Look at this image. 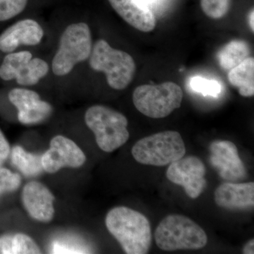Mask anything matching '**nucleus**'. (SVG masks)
<instances>
[{
	"mask_svg": "<svg viewBox=\"0 0 254 254\" xmlns=\"http://www.w3.org/2000/svg\"><path fill=\"white\" fill-rule=\"evenodd\" d=\"M105 225L125 253L145 254L149 252L151 229L143 214L127 207H116L107 215Z\"/></svg>",
	"mask_w": 254,
	"mask_h": 254,
	"instance_id": "obj_1",
	"label": "nucleus"
},
{
	"mask_svg": "<svg viewBox=\"0 0 254 254\" xmlns=\"http://www.w3.org/2000/svg\"><path fill=\"white\" fill-rule=\"evenodd\" d=\"M88 60L92 69L104 73L113 89H125L133 81L136 68L133 58L126 52L115 49L105 40L96 41Z\"/></svg>",
	"mask_w": 254,
	"mask_h": 254,
	"instance_id": "obj_2",
	"label": "nucleus"
},
{
	"mask_svg": "<svg viewBox=\"0 0 254 254\" xmlns=\"http://www.w3.org/2000/svg\"><path fill=\"white\" fill-rule=\"evenodd\" d=\"M155 242L163 251L197 250L208 242L204 230L195 222L181 215H170L159 224Z\"/></svg>",
	"mask_w": 254,
	"mask_h": 254,
	"instance_id": "obj_3",
	"label": "nucleus"
},
{
	"mask_svg": "<svg viewBox=\"0 0 254 254\" xmlns=\"http://www.w3.org/2000/svg\"><path fill=\"white\" fill-rule=\"evenodd\" d=\"M85 123L94 133L100 149L107 153L118 149L129 138L126 117L104 105H93L88 108L85 114Z\"/></svg>",
	"mask_w": 254,
	"mask_h": 254,
	"instance_id": "obj_4",
	"label": "nucleus"
},
{
	"mask_svg": "<svg viewBox=\"0 0 254 254\" xmlns=\"http://www.w3.org/2000/svg\"><path fill=\"white\" fill-rule=\"evenodd\" d=\"M93 48L91 29L86 23H73L65 28L60 37L52 69L55 75L64 76L76 64L89 59Z\"/></svg>",
	"mask_w": 254,
	"mask_h": 254,
	"instance_id": "obj_5",
	"label": "nucleus"
},
{
	"mask_svg": "<svg viewBox=\"0 0 254 254\" xmlns=\"http://www.w3.org/2000/svg\"><path fill=\"white\" fill-rule=\"evenodd\" d=\"M131 153L138 163L163 167L183 158L186 148L179 132L165 131L141 138L133 145Z\"/></svg>",
	"mask_w": 254,
	"mask_h": 254,
	"instance_id": "obj_6",
	"label": "nucleus"
},
{
	"mask_svg": "<svg viewBox=\"0 0 254 254\" xmlns=\"http://www.w3.org/2000/svg\"><path fill=\"white\" fill-rule=\"evenodd\" d=\"M181 87L174 82L158 85H141L133 93V103L140 113L150 118L169 116L181 106L183 100Z\"/></svg>",
	"mask_w": 254,
	"mask_h": 254,
	"instance_id": "obj_7",
	"label": "nucleus"
},
{
	"mask_svg": "<svg viewBox=\"0 0 254 254\" xmlns=\"http://www.w3.org/2000/svg\"><path fill=\"white\" fill-rule=\"evenodd\" d=\"M170 165L167 178L175 185L183 187L190 198H198L206 187V170L203 162L196 157L189 156Z\"/></svg>",
	"mask_w": 254,
	"mask_h": 254,
	"instance_id": "obj_8",
	"label": "nucleus"
},
{
	"mask_svg": "<svg viewBox=\"0 0 254 254\" xmlns=\"http://www.w3.org/2000/svg\"><path fill=\"white\" fill-rule=\"evenodd\" d=\"M86 160V155L76 143L60 135L51 140L49 149L41 157L42 167L48 173L64 168H80Z\"/></svg>",
	"mask_w": 254,
	"mask_h": 254,
	"instance_id": "obj_9",
	"label": "nucleus"
},
{
	"mask_svg": "<svg viewBox=\"0 0 254 254\" xmlns=\"http://www.w3.org/2000/svg\"><path fill=\"white\" fill-rule=\"evenodd\" d=\"M9 101L18 110V120L23 125H36L51 115L53 107L41 99L36 91L24 88H15L8 95Z\"/></svg>",
	"mask_w": 254,
	"mask_h": 254,
	"instance_id": "obj_10",
	"label": "nucleus"
},
{
	"mask_svg": "<svg viewBox=\"0 0 254 254\" xmlns=\"http://www.w3.org/2000/svg\"><path fill=\"white\" fill-rule=\"evenodd\" d=\"M210 163L224 180L237 181L246 176L245 164L235 143L229 141H214L210 145Z\"/></svg>",
	"mask_w": 254,
	"mask_h": 254,
	"instance_id": "obj_11",
	"label": "nucleus"
},
{
	"mask_svg": "<svg viewBox=\"0 0 254 254\" xmlns=\"http://www.w3.org/2000/svg\"><path fill=\"white\" fill-rule=\"evenodd\" d=\"M21 198L26 211L37 221L48 223L54 218V195L41 182L28 183L23 187Z\"/></svg>",
	"mask_w": 254,
	"mask_h": 254,
	"instance_id": "obj_12",
	"label": "nucleus"
},
{
	"mask_svg": "<svg viewBox=\"0 0 254 254\" xmlns=\"http://www.w3.org/2000/svg\"><path fill=\"white\" fill-rule=\"evenodd\" d=\"M43 37V28L36 21L31 18L21 20L0 35V51L9 53L20 46H37Z\"/></svg>",
	"mask_w": 254,
	"mask_h": 254,
	"instance_id": "obj_13",
	"label": "nucleus"
},
{
	"mask_svg": "<svg viewBox=\"0 0 254 254\" xmlns=\"http://www.w3.org/2000/svg\"><path fill=\"white\" fill-rule=\"evenodd\" d=\"M114 10L128 24L142 32L153 31L156 19L148 6L139 0H108Z\"/></svg>",
	"mask_w": 254,
	"mask_h": 254,
	"instance_id": "obj_14",
	"label": "nucleus"
},
{
	"mask_svg": "<svg viewBox=\"0 0 254 254\" xmlns=\"http://www.w3.org/2000/svg\"><path fill=\"white\" fill-rule=\"evenodd\" d=\"M215 201L218 206L228 210L253 208L254 183H224L215 191Z\"/></svg>",
	"mask_w": 254,
	"mask_h": 254,
	"instance_id": "obj_15",
	"label": "nucleus"
},
{
	"mask_svg": "<svg viewBox=\"0 0 254 254\" xmlns=\"http://www.w3.org/2000/svg\"><path fill=\"white\" fill-rule=\"evenodd\" d=\"M228 80L244 97L254 95V59L249 57L238 66L230 70Z\"/></svg>",
	"mask_w": 254,
	"mask_h": 254,
	"instance_id": "obj_16",
	"label": "nucleus"
},
{
	"mask_svg": "<svg viewBox=\"0 0 254 254\" xmlns=\"http://www.w3.org/2000/svg\"><path fill=\"white\" fill-rule=\"evenodd\" d=\"M250 53V47L247 42L232 41L219 51V64L223 69L230 71L248 58Z\"/></svg>",
	"mask_w": 254,
	"mask_h": 254,
	"instance_id": "obj_17",
	"label": "nucleus"
},
{
	"mask_svg": "<svg viewBox=\"0 0 254 254\" xmlns=\"http://www.w3.org/2000/svg\"><path fill=\"white\" fill-rule=\"evenodd\" d=\"M48 71L49 65L45 60L33 58L23 66L15 80L20 86H34L47 76Z\"/></svg>",
	"mask_w": 254,
	"mask_h": 254,
	"instance_id": "obj_18",
	"label": "nucleus"
},
{
	"mask_svg": "<svg viewBox=\"0 0 254 254\" xmlns=\"http://www.w3.org/2000/svg\"><path fill=\"white\" fill-rule=\"evenodd\" d=\"M13 165L27 177L36 176L43 170L41 157L28 153L21 146H15L11 151Z\"/></svg>",
	"mask_w": 254,
	"mask_h": 254,
	"instance_id": "obj_19",
	"label": "nucleus"
},
{
	"mask_svg": "<svg viewBox=\"0 0 254 254\" xmlns=\"http://www.w3.org/2000/svg\"><path fill=\"white\" fill-rule=\"evenodd\" d=\"M32 58L33 55L29 51L8 53L0 66V78L4 81L15 79L21 68Z\"/></svg>",
	"mask_w": 254,
	"mask_h": 254,
	"instance_id": "obj_20",
	"label": "nucleus"
},
{
	"mask_svg": "<svg viewBox=\"0 0 254 254\" xmlns=\"http://www.w3.org/2000/svg\"><path fill=\"white\" fill-rule=\"evenodd\" d=\"M39 247L33 239L24 234L10 235L9 254H41Z\"/></svg>",
	"mask_w": 254,
	"mask_h": 254,
	"instance_id": "obj_21",
	"label": "nucleus"
},
{
	"mask_svg": "<svg viewBox=\"0 0 254 254\" xmlns=\"http://www.w3.org/2000/svg\"><path fill=\"white\" fill-rule=\"evenodd\" d=\"M190 85L193 91L200 93L203 96L209 95L213 98H218L222 90L220 82L201 76H193L190 78Z\"/></svg>",
	"mask_w": 254,
	"mask_h": 254,
	"instance_id": "obj_22",
	"label": "nucleus"
},
{
	"mask_svg": "<svg viewBox=\"0 0 254 254\" xmlns=\"http://www.w3.org/2000/svg\"><path fill=\"white\" fill-rule=\"evenodd\" d=\"M231 0H200L204 14L213 19L224 17L230 9Z\"/></svg>",
	"mask_w": 254,
	"mask_h": 254,
	"instance_id": "obj_23",
	"label": "nucleus"
},
{
	"mask_svg": "<svg viewBox=\"0 0 254 254\" xmlns=\"http://www.w3.org/2000/svg\"><path fill=\"white\" fill-rule=\"evenodd\" d=\"M28 0H0V21L15 17L26 9Z\"/></svg>",
	"mask_w": 254,
	"mask_h": 254,
	"instance_id": "obj_24",
	"label": "nucleus"
},
{
	"mask_svg": "<svg viewBox=\"0 0 254 254\" xmlns=\"http://www.w3.org/2000/svg\"><path fill=\"white\" fill-rule=\"evenodd\" d=\"M21 182V177L18 173H12L8 169L0 168V195L16 190Z\"/></svg>",
	"mask_w": 254,
	"mask_h": 254,
	"instance_id": "obj_25",
	"label": "nucleus"
},
{
	"mask_svg": "<svg viewBox=\"0 0 254 254\" xmlns=\"http://www.w3.org/2000/svg\"><path fill=\"white\" fill-rule=\"evenodd\" d=\"M10 153V146L2 132L0 130V166L8 158Z\"/></svg>",
	"mask_w": 254,
	"mask_h": 254,
	"instance_id": "obj_26",
	"label": "nucleus"
},
{
	"mask_svg": "<svg viewBox=\"0 0 254 254\" xmlns=\"http://www.w3.org/2000/svg\"><path fill=\"white\" fill-rule=\"evenodd\" d=\"M254 241L250 240L244 247L243 253L246 254H254Z\"/></svg>",
	"mask_w": 254,
	"mask_h": 254,
	"instance_id": "obj_27",
	"label": "nucleus"
},
{
	"mask_svg": "<svg viewBox=\"0 0 254 254\" xmlns=\"http://www.w3.org/2000/svg\"><path fill=\"white\" fill-rule=\"evenodd\" d=\"M254 9H252V11H251L250 16V27L252 28V31H254Z\"/></svg>",
	"mask_w": 254,
	"mask_h": 254,
	"instance_id": "obj_28",
	"label": "nucleus"
},
{
	"mask_svg": "<svg viewBox=\"0 0 254 254\" xmlns=\"http://www.w3.org/2000/svg\"><path fill=\"white\" fill-rule=\"evenodd\" d=\"M139 1L143 3V4L146 5L147 6H148V5L153 4L156 0H139Z\"/></svg>",
	"mask_w": 254,
	"mask_h": 254,
	"instance_id": "obj_29",
	"label": "nucleus"
}]
</instances>
